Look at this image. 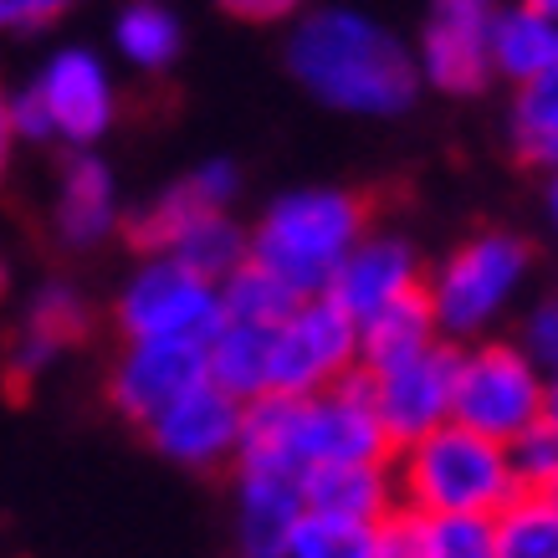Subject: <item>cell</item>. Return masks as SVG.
<instances>
[{
    "label": "cell",
    "instance_id": "16",
    "mask_svg": "<svg viewBox=\"0 0 558 558\" xmlns=\"http://www.w3.org/2000/svg\"><path fill=\"white\" fill-rule=\"evenodd\" d=\"M87 328H93V313H87V303L68 288V282H51V288H41L32 298V307H26V323H21L11 354H5L11 379H16V385L36 379V374L47 369L62 349L83 343Z\"/></svg>",
    "mask_w": 558,
    "mask_h": 558
},
{
    "label": "cell",
    "instance_id": "1",
    "mask_svg": "<svg viewBox=\"0 0 558 558\" xmlns=\"http://www.w3.org/2000/svg\"><path fill=\"white\" fill-rule=\"evenodd\" d=\"M288 72L333 113L395 119L421 98L415 51L354 5H318L288 36Z\"/></svg>",
    "mask_w": 558,
    "mask_h": 558
},
{
    "label": "cell",
    "instance_id": "27",
    "mask_svg": "<svg viewBox=\"0 0 558 558\" xmlns=\"http://www.w3.org/2000/svg\"><path fill=\"white\" fill-rule=\"evenodd\" d=\"M425 558H497L492 538V518L482 512H436V518H415Z\"/></svg>",
    "mask_w": 558,
    "mask_h": 558
},
{
    "label": "cell",
    "instance_id": "8",
    "mask_svg": "<svg viewBox=\"0 0 558 558\" xmlns=\"http://www.w3.org/2000/svg\"><path fill=\"white\" fill-rule=\"evenodd\" d=\"M129 231L149 256H170L205 282H226L246 262V226L231 210H201L180 185H170L144 216H134Z\"/></svg>",
    "mask_w": 558,
    "mask_h": 558
},
{
    "label": "cell",
    "instance_id": "2",
    "mask_svg": "<svg viewBox=\"0 0 558 558\" xmlns=\"http://www.w3.org/2000/svg\"><path fill=\"white\" fill-rule=\"evenodd\" d=\"M364 231H369V210L354 190L303 185L262 210V220L246 231V256L267 267L277 282H288L298 298H323Z\"/></svg>",
    "mask_w": 558,
    "mask_h": 558
},
{
    "label": "cell",
    "instance_id": "15",
    "mask_svg": "<svg viewBox=\"0 0 558 558\" xmlns=\"http://www.w3.org/2000/svg\"><path fill=\"white\" fill-rule=\"evenodd\" d=\"M298 518H303L298 476L236 466V558H288Z\"/></svg>",
    "mask_w": 558,
    "mask_h": 558
},
{
    "label": "cell",
    "instance_id": "14",
    "mask_svg": "<svg viewBox=\"0 0 558 558\" xmlns=\"http://www.w3.org/2000/svg\"><path fill=\"white\" fill-rule=\"evenodd\" d=\"M421 282H425V267L415 241L400 236V231H364L354 241V252L343 256V267L333 271V282H328L323 298H333L349 318L364 323L379 307L421 292Z\"/></svg>",
    "mask_w": 558,
    "mask_h": 558
},
{
    "label": "cell",
    "instance_id": "9",
    "mask_svg": "<svg viewBox=\"0 0 558 558\" xmlns=\"http://www.w3.org/2000/svg\"><path fill=\"white\" fill-rule=\"evenodd\" d=\"M492 11H497V0H430L421 47H415L421 87L466 98V93H482L492 83V62H487Z\"/></svg>",
    "mask_w": 558,
    "mask_h": 558
},
{
    "label": "cell",
    "instance_id": "25",
    "mask_svg": "<svg viewBox=\"0 0 558 558\" xmlns=\"http://www.w3.org/2000/svg\"><path fill=\"white\" fill-rule=\"evenodd\" d=\"M216 292H220V318L252 323V328H271V323H282L292 307L303 303L288 282H277L267 267H256L252 256H246L226 282H216Z\"/></svg>",
    "mask_w": 558,
    "mask_h": 558
},
{
    "label": "cell",
    "instance_id": "11",
    "mask_svg": "<svg viewBox=\"0 0 558 558\" xmlns=\"http://www.w3.org/2000/svg\"><path fill=\"white\" fill-rule=\"evenodd\" d=\"M195 385H205V343L123 339V354L108 369V400L134 425H149Z\"/></svg>",
    "mask_w": 558,
    "mask_h": 558
},
{
    "label": "cell",
    "instance_id": "7",
    "mask_svg": "<svg viewBox=\"0 0 558 558\" xmlns=\"http://www.w3.org/2000/svg\"><path fill=\"white\" fill-rule=\"evenodd\" d=\"M123 339H174L205 343L220 323V292L195 271H185L170 256H144V267L123 282L113 303Z\"/></svg>",
    "mask_w": 558,
    "mask_h": 558
},
{
    "label": "cell",
    "instance_id": "28",
    "mask_svg": "<svg viewBox=\"0 0 558 558\" xmlns=\"http://www.w3.org/2000/svg\"><path fill=\"white\" fill-rule=\"evenodd\" d=\"M512 476L523 492H558V421H533L523 436L508 446Z\"/></svg>",
    "mask_w": 558,
    "mask_h": 558
},
{
    "label": "cell",
    "instance_id": "6",
    "mask_svg": "<svg viewBox=\"0 0 558 558\" xmlns=\"http://www.w3.org/2000/svg\"><path fill=\"white\" fill-rule=\"evenodd\" d=\"M359 369V323L333 298H303L267 333V395H318Z\"/></svg>",
    "mask_w": 558,
    "mask_h": 558
},
{
    "label": "cell",
    "instance_id": "32",
    "mask_svg": "<svg viewBox=\"0 0 558 558\" xmlns=\"http://www.w3.org/2000/svg\"><path fill=\"white\" fill-rule=\"evenodd\" d=\"M374 558H425L421 554V533H415V518L410 512H389L379 533H374Z\"/></svg>",
    "mask_w": 558,
    "mask_h": 558
},
{
    "label": "cell",
    "instance_id": "4",
    "mask_svg": "<svg viewBox=\"0 0 558 558\" xmlns=\"http://www.w3.org/2000/svg\"><path fill=\"white\" fill-rule=\"evenodd\" d=\"M533 277V246L512 231H476L421 282L440 343L492 339Z\"/></svg>",
    "mask_w": 558,
    "mask_h": 558
},
{
    "label": "cell",
    "instance_id": "10",
    "mask_svg": "<svg viewBox=\"0 0 558 558\" xmlns=\"http://www.w3.org/2000/svg\"><path fill=\"white\" fill-rule=\"evenodd\" d=\"M451 379H457V343H430L425 354L369 374V400L389 446H410L451 421Z\"/></svg>",
    "mask_w": 558,
    "mask_h": 558
},
{
    "label": "cell",
    "instance_id": "34",
    "mask_svg": "<svg viewBox=\"0 0 558 558\" xmlns=\"http://www.w3.org/2000/svg\"><path fill=\"white\" fill-rule=\"evenodd\" d=\"M236 21H256V26H271V21H288L303 11V0H220Z\"/></svg>",
    "mask_w": 558,
    "mask_h": 558
},
{
    "label": "cell",
    "instance_id": "35",
    "mask_svg": "<svg viewBox=\"0 0 558 558\" xmlns=\"http://www.w3.org/2000/svg\"><path fill=\"white\" fill-rule=\"evenodd\" d=\"M11 149H16V129H11V98L0 93V180H5V165H11Z\"/></svg>",
    "mask_w": 558,
    "mask_h": 558
},
{
    "label": "cell",
    "instance_id": "3",
    "mask_svg": "<svg viewBox=\"0 0 558 558\" xmlns=\"http://www.w3.org/2000/svg\"><path fill=\"white\" fill-rule=\"evenodd\" d=\"M389 482H395V508L410 518H436V512H492L518 492L512 457L502 440L476 436L466 425L446 421L430 436L395 446L389 451Z\"/></svg>",
    "mask_w": 558,
    "mask_h": 558
},
{
    "label": "cell",
    "instance_id": "21",
    "mask_svg": "<svg viewBox=\"0 0 558 558\" xmlns=\"http://www.w3.org/2000/svg\"><path fill=\"white\" fill-rule=\"evenodd\" d=\"M267 333L271 328H252V323H220L205 339V379L241 405L262 400L267 395Z\"/></svg>",
    "mask_w": 558,
    "mask_h": 558
},
{
    "label": "cell",
    "instance_id": "29",
    "mask_svg": "<svg viewBox=\"0 0 558 558\" xmlns=\"http://www.w3.org/2000/svg\"><path fill=\"white\" fill-rule=\"evenodd\" d=\"M518 349L538 364L543 379H558V292H548V298H538V303L527 307Z\"/></svg>",
    "mask_w": 558,
    "mask_h": 558
},
{
    "label": "cell",
    "instance_id": "5",
    "mask_svg": "<svg viewBox=\"0 0 558 558\" xmlns=\"http://www.w3.org/2000/svg\"><path fill=\"white\" fill-rule=\"evenodd\" d=\"M543 369L518 349V339H476L457 349L451 421L512 446L533 421H543Z\"/></svg>",
    "mask_w": 558,
    "mask_h": 558
},
{
    "label": "cell",
    "instance_id": "30",
    "mask_svg": "<svg viewBox=\"0 0 558 558\" xmlns=\"http://www.w3.org/2000/svg\"><path fill=\"white\" fill-rule=\"evenodd\" d=\"M180 190H185L201 210H231L241 195V170L231 159H205V165H195V170L180 180Z\"/></svg>",
    "mask_w": 558,
    "mask_h": 558
},
{
    "label": "cell",
    "instance_id": "18",
    "mask_svg": "<svg viewBox=\"0 0 558 558\" xmlns=\"http://www.w3.org/2000/svg\"><path fill=\"white\" fill-rule=\"evenodd\" d=\"M487 62L492 77H508L512 87L558 72V21L543 16L538 5H527V0L497 5L487 32Z\"/></svg>",
    "mask_w": 558,
    "mask_h": 558
},
{
    "label": "cell",
    "instance_id": "22",
    "mask_svg": "<svg viewBox=\"0 0 558 558\" xmlns=\"http://www.w3.org/2000/svg\"><path fill=\"white\" fill-rule=\"evenodd\" d=\"M512 154L533 165V170H558V72L533 77V83L512 87V113H508Z\"/></svg>",
    "mask_w": 558,
    "mask_h": 558
},
{
    "label": "cell",
    "instance_id": "38",
    "mask_svg": "<svg viewBox=\"0 0 558 558\" xmlns=\"http://www.w3.org/2000/svg\"><path fill=\"white\" fill-rule=\"evenodd\" d=\"M527 5H538L543 16H554V21H558V0H527Z\"/></svg>",
    "mask_w": 558,
    "mask_h": 558
},
{
    "label": "cell",
    "instance_id": "20",
    "mask_svg": "<svg viewBox=\"0 0 558 558\" xmlns=\"http://www.w3.org/2000/svg\"><path fill=\"white\" fill-rule=\"evenodd\" d=\"M430 343H440L430 303H425V292H410V298L379 307V313L359 323V369L379 374L389 364H405V359L425 354Z\"/></svg>",
    "mask_w": 558,
    "mask_h": 558
},
{
    "label": "cell",
    "instance_id": "31",
    "mask_svg": "<svg viewBox=\"0 0 558 558\" xmlns=\"http://www.w3.org/2000/svg\"><path fill=\"white\" fill-rule=\"evenodd\" d=\"M77 0H0V32H36L72 11Z\"/></svg>",
    "mask_w": 558,
    "mask_h": 558
},
{
    "label": "cell",
    "instance_id": "23",
    "mask_svg": "<svg viewBox=\"0 0 558 558\" xmlns=\"http://www.w3.org/2000/svg\"><path fill=\"white\" fill-rule=\"evenodd\" d=\"M497 558H558V492H512L492 512Z\"/></svg>",
    "mask_w": 558,
    "mask_h": 558
},
{
    "label": "cell",
    "instance_id": "19",
    "mask_svg": "<svg viewBox=\"0 0 558 558\" xmlns=\"http://www.w3.org/2000/svg\"><path fill=\"white\" fill-rule=\"evenodd\" d=\"M119 226V185L98 154L77 149L57 185V236L68 246H98Z\"/></svg>",
    "mask_w": 558,
    "mask_h": 558
},
{
    "label": "cell",
    "instance_id": "37",
    "mask_svg": "<svg viewBox=\"0 0 558 558\" xmlns=\"http://www.w3.org/2000/svg\"><path fill=\"white\" fill-rule=\"evenodd\" d=\"M543 415L558 421V379H548V389H543Z\"/></svg>",
    "mask_w": 558,
    "mask_h": 558
},
{
    "label": "cell",
    "instance_id": "33",
    "mask_svg": "<svg viewBox=\"0 0 558 558\" xmlns=\"http://www.w3.org/2000/svg\"><path fill=\"white\" fill-rule=\"evenodd\" d=\"M11 129H16V138H32V144L51 138V119H47V108H41V98H36V87L11 98Z\"/></svg>",
    "mask_w": 558,
    "mask_h": 558
},
{
    "label": "cell",
    "instance_id": "36",
    "mask_svg": "<svg viewBox=\"0 0 558 558\" xmlns=\"http://www.w3.org/2000/svg\"><path fill=\"white\" fill-rule=\"evenodd\" d=\"M543 210H548V226H554V236H558V170L548 174V195H543Z\"/></svg>",
    "mask_w": 558,
    "mask_h": 558
},
{
    "label": "cell",
    "instance_id": "39",
    "mask_svg": "<svg viewBox=\"0 0 558 558\" xmlns=\"http://www.w3.org/2000/svg\"><path fill=\"white\" fill-rule=\"evenodd\" d=\"M0 288H5V267H0Z\"/></svg>",
    "mask_w": 558,
    "mask_h": 558
},
{
    "label": "cell",
    "instance_id": "12",
    "mask_svg": "<svg viewBox=\"0 0 558 558\" xmlns=\"http://www.w3.org/2000/svg\"><path fill=\"white\" fill-rule=\"evenodd\" d=\"M32 87L51 119V138H68L77 149L98 144L113 129V119H119L113 77H108L98 51H87V47H62L41 68V77Z\"/></svg>",
    "mask_w": 558,
    "mask_h": 558
},
{
    "label": "cell",
    "instance_id": "26",
    "mask_svg": "<svg viewBox=\"0 0 558 558\" xmlns=\"http://www.w3.org/2000/svg\"><path fill=\"white\" fill-rule=\"evenodd\" d=\"M374 533H379V523H349V518L303 512L298 527H292L288 558H374Z\"/></svg>",
    "mask_w": 558,
    "mask_h": 558
},
{
    "label": "cell",
    "instance_id": "13",
    "mask_svg": "<svg viewBox=\"0 0 558 558\" xmlns=\"http://www.w3.org/2000/svg\"><path fill=\"white\" fill-rule=\"evenodd\" d=\"M144 430H149V446L165 461L190 466V472H216L226 461H236L241 400H231L226 389H216L205 379L190 395H180L174 405L159 410Z\"/></svg>",
    "mask_w": 558,
    "mask_h": 558
},
{
    "label": "cell",
    "instance_id": "24",
    "mask_svg": "<svg viewBox=\"0 0 558 558\" xmlns=\"http://www.w3.org/2000/svg\"><path fill=\"white\" fill-rule=\"evenodd\" d=\"M113 41L138 72H165L174 68V57L185 47V26L159 0H129L113 21Z\"/></svg>",
    "mask_w": 558,
    "mask_h": 558
},
{
    "label": "cell",
    "instance_id": "17",
    "mask_svg": "<svg viewBox=\"0 0 558 558\" xmlns=\"http://www.w3.org/2000/svg\"><path fill=\"white\" fill-rule=\"evenodd\" d=\"M303 512L323 518H349V523H385L395 512V482L389 461H339V466H313L298 476Z\"/></svg>",
    "mask_w": 558,
    "mask_h": 558
}]
</instances>
